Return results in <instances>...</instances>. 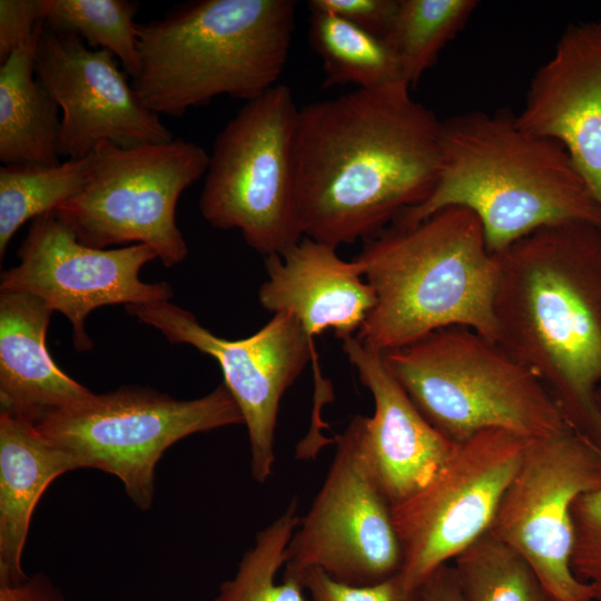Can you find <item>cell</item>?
<instances>
[{"mask_svg": "<svg viewBox=\"0 0 601 601\" xmlns=\"http://www.w3.org/2000/svg\"><path fill=\"white\" fill-rule=\"evenodd\" d=\"M89 158L83 188L55 210L78 240L101 249L142 244L166 267L184 262L188 245L176 223V206L206 174L209 154L174 138L134 147L101 141Z\"/></svg>", "mask_w": 601, "mask_h": 601, "instance_id": "obj_8", "label": "cell"}, {"mask_svg": "<svg viewBox=\"0 0 601 601\" xmlns=\"http://www.w3.org/2000/svg\"><path fill=\"white\" fill-rule=\"evenodd\" d=\"M309 11V42L323 62L325 88L348 83L367 90L407 86L384 39L331 12Z\"/></svg>", "mask_w": 601, "mask_h": 601, "instance_id": "obj_22", "label": "cell"}, {"mask_svg": "<svg viewBox=\"0 0 601 601\" xmlns=\"http://www.w3.org/2000/svg\"><path fill=\"white\" fill-rule=\"evenodd\" d=\"M293 0H196L138 23L132 80L157 115L183 116L218 96L252 100L278 82L295 28Z\"/></svg>", "mask_w": 601, "mask_h": 601, "instance_id": "obj_5", "label": "cell"}, {"mask_svg": "<svg viewBox=\"0 0 601 601\" xmlns=\"http://www.w3.org/2000/svg\"><path fill=\"white\" fill-rule=\"evenodd\" d=\"M495 255V341L601 449V227L544 226Z\"/></svg>", "mask_w": 601, "mask_h": 601, "instance_id": "obj_2", "label": "cell"}, {"mask_svg": "<svg viewBox=\"0 0 601 601\" xmlns=\"http://www.w3.org/2000/svg\"><path fill=\"white\" fill-rule=\"evenodd\" d=\"M299 109L277 83L246 101L215 139L199 210L218 229H238L267 257L303 238L295 206L294 139Z\"/></svg>", "mask_w": 601, "mask_h": 601, "instance_id": "obj_7", "label": "cell"}, {"mask_svg": "<svg viewBox=\"0 0 601 601\" xmlns=\"http://www.w3.org/2000/svg\"><path fill=\"white\" fill-rule=\"evenodd\" d=\"M441 151L433 193L393 224L412 225L462 206L479 217L493 254L549 225L601 227V205L563 146L525 130L509 110H472L442 120Z\"/></svg>", "mask_w": 601, "mask_h": 601, "instance_id": "obj_3", "label": "cell"}, {"mask_svg": "<svg viewBox=\"0 0 601 601\" xmlns=\"http://www.w3.org/2000/svg\"><path fill=\"white\" fill-rule=\"evenodd\" d=\"M89 155L57 165L12 164L0 167V258L27 221L55 211L85 186Z\"/></svg>", "mask_w": 601, "mask_h": 601, "instance_id": "obj_24", "label": "cell"}, {"mask_svg": "<svg viewBox=\"0 0 601 601\" xmlns=\"http://www.w3.org/2000/svg\"><path fill=\"white\" fill-rule=\"evenodd\" d=\"M45 22L78 35L89 47L117 58L132 79L140 70L139 3L129 0H40Z\"/></svg>", "mask_w": 601, "mask_h": 601, "instance_id": "obj_26", "label": "cell"}, {"mask_svg": "<svg viewBox=\"0 0 601 601\" xmlns=\"http://www.w3.org/2000/svg\"><path fill=\"white\" fill-rule=\"evenodd\" d=\"M309 9L341 17L382 39L385 38L398 7V0H311Z\"/></svg>", "mask_w": 601, "mask_h": 601, "instance_id": "obj_30", "label": "cell"}, {"mask_svg": "<svg viewBox=\"0 0 601 601\" xmlns=\"http://www.w3.org/2000/svg\"><path fill=\"white\" fill-rule=\"evenodd\" d=\"M477 7L476 0H398L384 40L410 88L436 63Z\"/></svg>", "mask_w": 601, "mask_h": 601, "instance_id": "obj_23", "label": "cell"}, {"mask_svg": "<svg viewBox=\"0 0 601 601\" xmlns=\"http://www.w3.org/2000/svg\"><path fill=\"white\" fill-rule=\"evenodd\" d=\"M36 76L61 111L59 155L81 159L101 141L121 147L174 139L140 99L108 51L78 35L43 24Z\"/></svg>", "mask_w": 601, "mask_h": 601, "instance_id": "obj_15", "label": "cell"}, {"mask_svg": "<svg viewBox=\"0 0 601 601\" xmlns=\"http://www.w3.org/2000/svg\"><path fill=\"white\" fill-rule=\"evenodd\" d=\"M0 601H63L48 577L37 573L16 585H0Z\"/></svg>", "mask_w": 601, "mask_h": 601, "instance_id": "obj_33", "label": "cell"}, {"mask_svg": "<svg viewBox=\"0 0 601 601\" xmlns=\"http://www.w3.org/2000/svg\"><path fill=\"white\" fill-rule=\"evenodd\" d=\"M52 313L33 295L0 292V412L33 425L95 394L52 359L46 344Z\"/></svg>", "mask_w": 601, "mask_h": 601, "instance_id": "obj_19", "label": "cell"}, {"mask_svg": "<svg viewBox=\"0 0 601 601\" xmlns=\"http://www.w3.org/2000/svg\"><path fill=\"white\" fill-rule=\"evenodd\" d=\"M42 21L40 0L0 1L1 65L33 36Z\"/></svg>", "mask_w": 601, "mask_h": 601, "instance_id": "obj_31", "label": "cell"}, {"mask_svg": "<svg viewBox=\"0 0 601 601\" xmlns=\"http://www.w3.org/2000/svg\"><path fill=\"white\" fill-rule=\"evenodd\" d=\"M297 505V500L293 499L278 518L257 533L254 546L245 552L235 577L220 585L213 601H306L298 582L276 583L300 518Z\"/></svg>", "mask_w": 601, "mask_h": 601, "instance_id": "obj_27", "label": "cell"}, {"mask_svg": "<svg viewBox=\"0 0 601 601\" xmlns=\"http://www.w3.org/2000/svg\"><path fill=\"white\" fill-rule=\"evenodd\" d=\"M453 561L465 601H558L531 564L489 532Z\"/></svg>", "mask_w": 601, "mask_h": 601, "instance_id": "obj_25", "label": "cell"}, {"mask_svg": "<svg viewBox=\"0 0 601 601\" xmlns=\"http://www.w3.org/2000/svg\"><path fill=\"white\" fill-rule=\"evenodd\" d=\"M382 354L421 414L456 444L486 430L535 439L568 427L536 376L472 328H442Z\"/></svg>", "mask_w": 601, "mask_h": 601, "instance_id": "obj_6", "label": "cell"}, {"mask_svg": "<svg viewBox=\"0 0 601 601\" xmlns=\"http://www.w3.org/2000/svg\"><path fill=\"white\" fill-rule=\"evenodd\" d=\"M77 469L36 425L0 412V585L28 579L22 554L36 505L55 479Z\"/></svg>", "mask_w": 601, "mask_h": 601, "instance_id": "obj_20", "label": "cell"}, {"mask_svg": "<svg viewBox=\"0 0 601 601\" xmlns=\"http://www.w3.org/2000/svg\"><path fill=\"white\" fill-rule=\"evenodd\" d=\"M45 21L0 67V160L3 165L60 161L59 107L36 76Z\"/></svg>", "mask_w": 601, "mask_h": 601, "instance_id": "obj_21", "label": "cell"}, {"mask_svg": "<svg viewBox=\"0 0 601 601\" xmlns=\"http://www.w3.org/2000/svg\"><path fill=\"white\" fill-rule=\"evenodd\" d=\"M573 546L571 570L601 601V487L579 496L571 509Z\"/></svg>", "mask_w": 601, "mask_h": 601, "instance_id": "obj_28", "label": "cell"}, {"mask_svg": "<svg viewBox=\"0 0 601 601\" xmlns=\"http://www.w3.org/2000/svg\"><path fill=\"white\" fill-rule=\"evenodd\" d=\"M238 424H244L243 415L221 383L194 400L124 386L52 412L36 426L67 450L80 469L117 476L135 505L148 510L156 466L168 447L195 433Z\"/></svg>", "mask_w": 601, "mask_h": 601, "instance_id": "obj_9", "label": "cell"}, {"mask_svg": "<svg viewBox=\"0 0 601 601\" xmlns=\"http://www.w3.org/2000/svg\"><path fill=\"white\" fill-rule=\"evenodd\" d=\"M355 259L376 294L356 337L382 353L451 326L495 339L497 256L479 217L447 206L412 225L392 224Z\"/></svg>", "mask_w": 601, "mask_h": 601, "instance_id": "obj_4", "label": "cell"}, {"mask_svg": "<svg viewBox=\"0 0 601 601\" xmlns=\"http://www.w3.org/2000/svg\"><path fill=\"white\" fill-rule=\"evenodd\" d=\"M267 279L258 289L262 307L288 313L311 344L325 331L342 342L356 336L376 304V294L356 260H344L336 248L303 237L284 253L265 257Z\"/></svg>", "mask_w": 601, "mask_h": 601, "instance_id": "obj_18", "label": "cell"}, {"mask_svg": "<svg viewBox=\"0 0 601 601\" xmlns=\"http://www.w3.org/2000/svg\"><path fill=\"white\" fill-rule=\"evenodd\" d=\"M601 487V449L565 427L528 439L489 533L521 554L558 601H593L571 570V509Z\"/></svg>", "mask_w": 601, "mask_h": 601, "instance_id": "obj_11", "label": "cell"}, {"mask_svg": "<svg viewBox=\"0 0 601 601\" xmlns=\"http://www.w3.org/2000/svg\"><path fill=\"white\" fill-rule=\"evenodd\" d=\"M413 601H465L453 564H443L421 582Z\"/></svg>", "mask_w": 601, "mask_h": 601, "instance_id": "obj_32", "label": "cell"}, {"mask_svg": "<svg viewBox=\"0 0 601 601\" xmlns=\"http://www.w3.org/2000/svg\"><path fill=\"white\" fill-rule=\"evenodd\" d=\"M597 397H598V403H599V406H600V410H601V385L598 388Z\"/></svg>", "mask_w": 601, "mask_h": 601, "instance_id": "obj_34", "label": "cell"}, {"mask_svg": "<svg viewBox=\"0 0 601 601\" xmlns=\"http://www.w3.org/2000/svg\"><path fill=\"white\" fill-rule=\"evenodd\" d=\"M342 343L361 383L374 400L373 415H355V418L378 482L393 508L426 485L457 444L421 414L386 366L382 352L356 336Z\"/></svg>", "mask_w": 601, "mask_h": 601, "instance_id": "obj_17", "label": "cell"}, {"mask_svg": "<svg viewBox=\"0 0 601 601\" xmlns=\"http://www.w3.org/2000/svg\"><path fill=\"white\" fill-rule=\"evenodd\" d=\"M19 263L1 273L0 292L27 293L42 299L72 326L78 352L93 347L86 319L106 305H141L169 300L168 283H146L141 268L157 254L142 244L114 249L80 243L55 211L35 218L17 253Z\"/></svg>", "mask_w": 601, "mask_h": 601, "instance_id": "obj_14", "label": "cell"}, {"mask_svg": "<svg viewBox=\"0 0 601 601\" xmlns=\"http://www.w3.org/2000/svg\"><path fill=\"white\" fill-rule=\"evenodd\" d=\"M515 117L563 146L601 205V20L565 28Z\"/></svg>", "mask_w": 601, "mask_h": 601, "instance_id": "obj_16", "label": "cell"}, {"mask_svg": "<svg viewBox=\"0 0 601 601\" xmlns=\"http://www.w3.org/2000/svg\"><path fill=\"white\" fill-rule=\"evenodd\" d=\"M410 89L356 88L299 109L295 206L303 237L335 248L365 242L433 193L442 120Z\"/></svg>", "mask_w": 601, "mask_h": 601, "instance_id": "obj_1", "label": "cell"}, {"mask_svg": "<svg viewBox=\"0 0 601 601\" xmlns=\"http://www.w3.org/2000/svg\"><path fill=\"white\" fill-rule=\"evenodd\" d=\"M335 443L326 477L286 549L284 580L299 583L305 572L318 569L346 584H375L402 568L392 505L355 416Z\"/></svg>", "mask_w": 601, "mask_h": 601, "instance_id": "obj_10", "label": "cell"}, {"mask_svg": "<svg viewBox=\"0 0 601 601\" xmlns=\"http://www.w3.org/2000/svg\"><path fill=\"white\" fill-rule=\"evenodd\" d=\"M170 343L187 344L211 356L219 365L247 427L252 475L264 483L275 463V430L279 403L288 387L312 361L317 388L326 386L318 355L300 323L288 313H276L246 338L226 339L205 328L196 316L169 300L125 306Z\"/></svg>", "mask_w": 601, "mask_h": 601, "instance_id": "obj_13", "label": "cell"}, {"mask_svg": "<svg viewBox=\"0 0 601 601\" xmlns=\"http://www.w3.org/2000/svg\"><path fill=\"white\" fill-rule=\"evenodd\" d=\"M299 583L313 601H413L414 598V590L407 588L400 573L375 584L356 587L312 569L300 577Z\"/></svg>", "mask_w": 601, "mask_h": 601, "instance_id": "obj_29", "label": "cell"}, {"mask_svg": "<svg viewBox=\"0 0 601 601\" xmlns=\"http://www.w3.org/2000/svg\"><path fill=\"white\" fill-rule=\"evenodd\" d=\"M526 440L504 430L473 435L426 485L392 508L403 555L398 573L407 588L414 590L489 532Z\"/></svg>", "mask_w": 601, "mask_h": 601, "instance_id": "obj_12", "label": "cell"}]
</instances>
